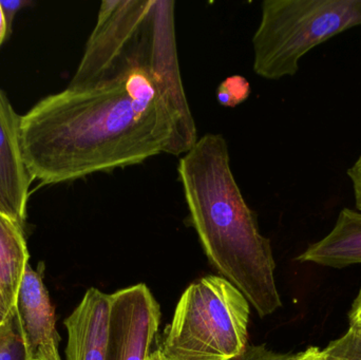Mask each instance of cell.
<instances>
[{"label": "cell", "instance_id": "cell-1", "mask_svg": "<svg viewBox=\"0 0 361 360\" xmlns=\"http://www.w3.org/2000/svg\"><path fill=\"white\" fill-rule=\"evenodd\" d=\"M195 120L144 61L135 38L116 71L90 88H66L20 116L21 156L33 181L65 183L95 173L184 154Z\"/></svg>", "mask_w": 361, "mask_h": 360}, {"label": "cell", "instance_id": "cell-5", "mask_svg": "<svg viewBox=\"0 0 361 360\" xmlns=\"http://www.w3.org/2000/svg\"><path fill=\"white\" fill-rule=\"evenodd\" d=\"M154 0H105L67 88H90L111 77L152 10Z\"/></svg>", "mask_w": 361, "mask_h": 360}, {"label": "cell", "instance_id": "cell-4", "mask_svg": "<svg viewBox=\"0 0 361 360\" xmlns=\"http://www.w3.org/2000/svg\"><path fill=\"white\" fill-rule=\"evenodd\" d=\"M361 25V0H265L252 37L254 71L278 80L296 75L315 46Z\"/></svg>", "mask_w": 361, "mask_h": 360}, {"label": "cell", "instance_id": "cell-16", "mask_svg": "<svg viewBox=\"0 0 361 360\" xmlns=\"http://www.w3.org/2000/svg\"><path fill=\"white\" fill-rule=\"evenodd\" d=\"M347 175L353 188L356 209L361 211V154L354 164L348 169Z\"/></svg>", "mask_w": 361, "mask_h": 360}, {"label": "cell", "instance_id": "cell-14", "mask_svg": "<svg viewBox=\"0 0 361 360\" xmlns=\"http://www.w3.org/2000/svg\"><path fill=\"white\" fill-rule=\"evenodd\" d=\"M250 95V85L242 75L228 76L216 89V99L223 107L233 108Z\"/></svg>", "mask_w": 361, "mask_h": 360}, {"label": "cell", "instance_id": "cell-22", "mask_svg": "<svg viewBox=\"0 0 361 360\" xmlns=\"http://www.w3.org/2000/svg\"><path fill=\"white\" fill-rule=\"evenodd\" d=\"M8 27H6V19H4V12H2L1 6H0V46L8 37Z\"/></svg>", "mask_w": 361, "mask_h": 360}, {"label": "cell", "instance_id": "cell-11", "mask_svg": "<svg viewBox=\"0 0 361 360\" xmlns=\"http://www.w3.org/2000/svg\"><path fill=\"white\" fill-rule=\"evenodd\" d=\"M29 258L25 228L0 213V289L11 310H14Z\"/></svg>", "mask_w": 361, "mask_h": 360}, {"label": "cell", "instance_id": "cell-8", "mask_svg": "<svg viewBox=\"0 0 361 360\" xmlns=\"http://www.w3.org/2000/svg\"><path fill=\"white\" fill-rule=\"evenodd\" d=\"M20 116L0 89V213L25 228L31 175L19 143Z\"/></svg>", "mask_w": 361, "mask_h": 360}, {"label": "cell", "instance_id": "cell-7", "mask_svg": "<svg viewBox=\"0 0 361 360\" xmlns=\"http://www.w3.org/2000/svg\"><path fill=\"white\" fill-rule=\"evenodd\" d=\"M14 316L32 360H61L54 306L42 275L30 264L17 294Z\"/></svg>", "mask_w": 361, "mask_h": 360}, {"label": "cell", "instance_id": "cell-15", "mask_svg": "<svg viewBox=\"0 0 361 360\" xmlns=\"http://www.w3.org/2000/svg\"><path fill=\"white\" fill-rule=\"evenodd\" d=\"M281 353L269 350L265 345L260 346H248L247 350L240 359L235 360H276ZM147 360H169L159 349L150 353Z\"/></svg>", "mask_w": 361, "mask_h": 360}, {"label": "cell", "instance_id": "cell-13", "mask_svg": "<svg viewBox=\"0 0 361 360\" xmlns=\"http://www.w3.org/2000/svg\"><path fill=\"white\" fill-rule=\"evenodd\" d=\"M331 356L343 360H361V329L350 325L345 334L324 349Z\"/></svg>", "mask_w": 361, "mask_h": 360}, {"label": "cell", "instance_id": "cell-18", "mask_svg": "<svg viewBox=\"0 0 361 360\" xmlns=\"http://www.w3.org/2000/svg\"><path fill=\"white\" fill-rule=\"evenodd\" d=\"M348 317H349L350 325H355L361 329V287L352 304Z\"/></svg>", "mask_w": 361, "mask_h": 360}, {"label": "cell", "instance_id": "cell-21", "mask_svg": "<svg viewBox=\"0 0 361 360\" xmlns=\"http://www.w3.org/2000/svg\"><path fill=\"white\" fill-rule=\"evenodd\" d=\"M12 311L10 306H8L4 294H2L1 289H0V321H4V319L8 318V315L12 313Z\"/></svg>", "mask_w": 361, "mask_h": 360}, {"label": "cell", "instance_id": "cell-2", "mask_svg": "<svg viewBox=\"0 0 361 360\" xmlns=\"http://www.w3.org/2000/svg\"><path fill=\"white\" fill-rule=\"evenodd\" d=\"M179 178L195 228L208 261L235 285L261 318L282 308L271 240L242 196L221 135L207 133L184 154Z\"/></svg>", "mask_w": 361, "mask_h": 360}, {"label": "cell", "instance_id": "cell-3", "mask_svg": "<svg viewBox=\"0 0 361 360\" xmlns=\"http://www.w3.org/2000/svg\"><path fill=\"white\" fill-rule=\"evenodd\" d=\"M250 304L228 280L209 275L180 296L159 350L169 360H235L247 350Z\"/></svg>", "mask_w": 361, "mask_h": 360}, {"label": "cell", "instance_id": "cell-10", "mask_svg": "<svg viewBox=\"0 0 361 360\" xmlns=\"http://www.w3.org/2000/svg\"><path fill=\"white\" fill-rule=\"evenodd\" d=\"M296 261L332 268L360 264L361 211L343 209L332 230L322 240L309 245Z\"/></svg>", "mask_w": 361, "mask_h": 360}, {"label": "cell", "instance_id": "cell-12", "mask_svg": "<svg viewBox=\"0 0 361 360\" xmlns=\"http://www.w3.org/2000/svg\"><path fill=\"white\" fill-rule=\"evenodd\" d=\"M0 360H32L17 330L14 310L0 328Z\"/></svg>", "mask_w": 361, "mask_h": 360}, {"label": "cell", "instance_id": "cell-6", "mask_svg": "<svg viewBox=\"0 0 361 360\" xmlns=\"http://www.w3.org/2000/svg\"><path fill=\"white\" fill-rule=\"evenodd\" d=\"M110 295L107 360H147L160 327V304L145 283Z\"/></svg>", "mask_w": 361, "mask_h": 360}, {"label": "cell", "instance_id": "cell-9", "mask_svg": "<svg viewBox=\"0 0 361 360\" xmlns=\"http://www.w3.org/2000/svg\"><path fill=\"white\" fill-rule=\"evenodd\" d=\"M111 295L95 287L87 290L65 319L67 360H107Z\"/></svg>", "mask_w": 361, "mask_h": 360}, {"label": "cell", "instance_id": "cell-23", "mask_svg": "<svg viewBox=\"0 0 361 360\" xmlns=\"http://www.w3.org/2000/svg\"><path fill=\"white\" fill-rule=\"evenodd\" d=\"M6 321V319H4ZM4 321H0V328H1L2 323H4Z\"/></svg>", "mask_w": 361, "mask_h": 360}, {"label": "cell", "instance_id": "cell-19", "mask_svg": "<svg viewBox=\"0 0 361 360\" xmlns=\"http://www.w3.org/2000/svg\"><path fill=\"white\" fill-rule=\"evenodd\" d=\"M305 360H343L329 355L324 349L317 347H310V353Z\"/></svg>", "mask_w": 361, "mask_h": 360}, {"label": "cell", "instance_id": "cell-20", "mask_svg": "<svg viewBox=\"0 0 361 360\" xmlns=\"http://www.w3.org/2000/svg\"><path fill=\"white\" fill-rule=\"evenodd\" d=\"M309 353L310 348L298 353H281V355L276 360H305Z\"/></svg>", "mask_w": 361, "mask_h": 360}, {"label": "cell", "instance_id": "cell-17", "mask_svg": "<svg viewBox=\"0 0 361 360\" xmlns=\"http://www.w3.org/2000/svg\"><path fill=\"white\" fill-rule=\"evenodd\" d=\"M27 0H0L2 12H4V19H6V27H8V34L10 35L12 31L13 21L17 13L29 4Z\"/></svg>", "mask_w": 361, "mask_h": 360}]
</instances>
